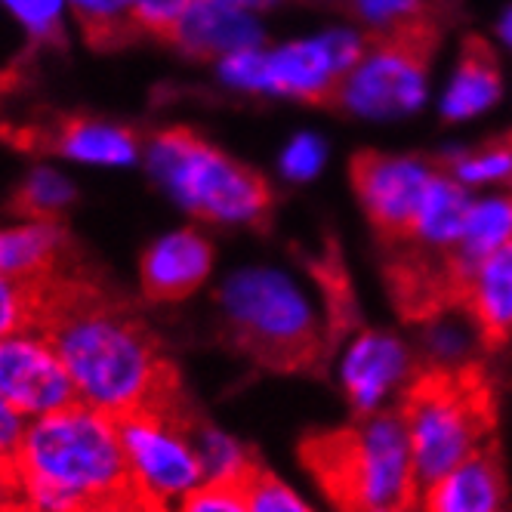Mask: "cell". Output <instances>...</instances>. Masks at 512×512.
I'll return each instance as SVG.
<instances>
[{"mask_svg":"<svg viewBox=\"0 0 512 512\" xmlns=\"http://www.w3.org/2000/svg\"><path fill=\"white\" fill-rule=\"evenodd\" d=\"M170 41L189 56L219 62L226 56L263 47V25L253 10L219 4V0H195Z\"/></svg>","mask_w":512,"mask_h":512,"instance_id":"obj_14","label":"cell"},{"mask_svg":"<svg viewBox=\"0 0 512 512\" xmlns=\"http://www.w3.org/2000/svg\"><path fill=\"white\" fill-rule=\"evenodd\" d=\"M244 497L247 512H315L297 488H290L272 472H263L260 466L244 479Z\"/></svg>","mask_w":512,"mask_h":512,"instance_id":"obj_28","label":"cell"},{"mask_svg":"<svg viewBox=\"0 0 512 512\" xmlns=\"http://www.w3.org/2000/svg\"><path fill=\"white\" fill-rule=\"evenodd\" d=\"M44 290L22 284L0 272V337L22 331L28 324H41Z\"/></svg>","mask_w":512,"mask_h":512,"instance_id":"obj_27","label":"cell"},{"mask_svg":"<svg viewBox=\"0 0 512 512\" xmlns=\"http://www.w3.org/2000/svg\"><path fill=\"white\" fill-rule=\"evenodd\" d=\"M25 426H28V420L10 405L4 395H0V463L13 460L22 435H25Z\"/></svg>","mask_w":512,"mask_h":512,"instance_id":"obj_34","label":"cell"},{"mask_svg":"<svg viewBox=\"0 0 512 512\" xmlns=\"http://www.w3.org/2000/svg\"><path fill=\"white\" fill-rule=\"evenodd\" d=\"M145 170L182 210L210 226H256L272 210L269 182L186 127L158 130L142 145Z\"/></svg>","mask_w":512,"mask_h":512,"instance_id":"obj_5","label":"cell"},{"mask_svg":"<svg viewBox=\"0 0 512 512\" xmlns=\"http://www.w3.org/2000/svg\"><path fill=\"white\" fill-rule=\"evenodd\" d=\"M173 512H247L244 485L229 482H204L186 500H179Z\"/></svg>","mask_w":512,"mask_h":512,"instance_id":"obj_31","label":"cell"},{"mask_svg":"<svg viewBox=\"0 0 512 512\" xmlns=\"http://www.w3.org/2000/svg\"><path fill=\"white\" fill-rule=\"evenodd\" d=\"M0 512H19L13 475H10V466L7 463H0Z\"/></svg>","mask_w":512,"mask_h":512,"instance_id":"obj_35","label":"cell"},{"mask_svg":"<svg viewBox=\"0 0 512 512\" xmlns=\"http://www.w3.org/2000/svg\"><path fill=\"white\" fill-rule=\"evenodd\" d=\"M195 0H133V28L170 41Z\"/></svg>","mask_w":512,"mask_h":512,"instance_id":"obj_30","label":"cell"},{"mask_svg":"<svg viewBox=\"0 0 512 512\" xmlns=\"http://www.w3.org/2000/svg\"><path fill=\"white\" fill-rule=\"evenodd\" d=\"M448 176L460 186H479V182H503L512 179V136L494 139L482 149L463 152L448 161Z\"/></svg>","mask_w":512,"mask_h":512,"instance_id":"obj_25","label":"cell"},{"mask_svg":"<svg viewBox=\"0 0 512 512\" xmlns=\"http://www.w3.org/2000/svg\"><path fill=\"white\" fill-rule=\"evenodd\" d=\"M503 93V78H500V62L494 47L469 34L460 47V59L454 68V78L445 90L442 99V115L448 121H466L488 112V108L500 99Z\"/></svg>","mask_w":512,"mask_h":512,"instance_id":"obj_19","label":"cell"},{"mask_svg":"<svg viewBox=\"0 0 512 512\" xmlns=\"http://www.w3.org/2000/svg\"><path fill=\"white\" fill-rule=\"evenodd\" d=\"M371 512H408V509H371Z\"/></svg>","mask_w":512,"mask_h":512,"instance_id":"obj_38","label":"cell"},{"mask_svg":"<svg viewBox=\"0 0 512 512\" xmlns=\"http://www.w3.org/2000/svg\"><path fill=\"white\" fill-rule=\"evenodd\" d=\"M312 479L340 512L411 509L417 469L408 432L395 414H371L358 426L309 438L303 451Z\"/></svg>","mask_w":512,"mask_h":512,"instance_id":"obj_4","label":"cell"},{"mask_svg":"<svg viewBox=\"0 0 512 512\" xmlns=\"http://www.w3.org/2000/svg\"><path fill=\"white\" fill-rule=\"evenodd\" d=\"M401 426L420 485L479 454L494 429V398L479 368H432L408 383Z\"/></svg>","mask_w":512,"mask_h":512,"instance_id":"obj_6","label":"cell"},{"mask_svg":"<svg viewBox=\"0 0 512 512\" xmlns=\"http://www.w3.org/2000/svg\"><path fill=\"white\" fill-rule=\"evenodd\" d=\"M7 466L19 512H139L118 417L81 401L28 420Z\"/></svg>","mask_w":512,"mask_h":512,"instance_id":"obj_2","label":"cell"},{"mask_svg":"<svg viewBox=\"0 0 512 512\" xmlns=\"http://www.w3.org/2000/svg\"><path fill=\"white\" fill-rule=\"evenodd\" d=\"M364 34L327 31L318 38L253 47L216 62V75L241 93L281 96L309 105H337V93L352 65L361 59Z\"/></svg>","mask_w":512,"mask_h":512,"instance_id":"obj_8","label":"cell"},{"mask_svg":"<svg viewBox=\"0 0 512 512\" xmlns=\"http://www.w3.org/2000/svg\"><path fill=\"white\" fill-rule=\"evenodd\" d=\"M506 485L494 451L482 448L426 485L423 512H503Z\"/></svg>","mask_w":512,"mask_h":512,"instance_id":"obj_17","label":"cell"},{"mask_svg":"<svg viewBox=\"0 0 512 512\" xmlns=\"http://www.w3.org/2000/svg\"><path fill=\"white\" fill-rule=\"evenodd\" d=\"M213 275V244L201 229L182 226L158 235L142 250L139 284L142 294L158 303L192 297Z\"/></svg>","mask_w":512,"mask_h":512,"instance_id":"obj_12","label":"cell"},{"mask_svg":"<svg viewBox=\"0 0 512 512\" xmlns=\"http://www.w3.org/2000/svg\"><path fill=\"white\" fill-rule=\"evenodd\" d=\"M65 7L93 44H118L136 31L133 0H65Z\"/></svg>","mask_w":512,"mask_h":512,"instance_id":"obj_24","label":"cell"},{"mask_svg":"<svg viewBox=\"0 0 512 512\" xmlns=\"http://www.w3.org/2000/svg\"><path fill=\"white\" fill-rule=\"evenodd\" d=\"M469 207H472V198H469L466 186H460V182L454 176H448L445 170H438L420 201L411 238L405 244L426 250V253L454 256V247L460 241Z\"/></svg>","mask_w":512,"mask_h":512,"instance_id":"obj_20","label":"cell"},{"mask_svg":"<svg viewBox=\"0 0 512 512\" xmlns=\"http://www.w3.org/2000/svg\"><path fill=\"white\" fill-rule=\"evenodd\" d=\"M445 16L417 19L364 34L361 59L343 78L337 105L361 118L411 115L426 99L429 68L442 41Z\"/></svg>","mask_w":512,"mask_h":512,"instance_id":"obj_7","label":"cell"},{"mask_svg":"<svg viewBox=\"0 0 512 512\" xmlns=\"http://www.w3.org/2000/svg\"><path fill=\"white\" fill-rule=\"evenodd\" d=\"M454 306H460L472 331L488 343L512 334V247L463 272Z\"/></svg>","mask_w":512,"mask_h":512,"instance_id":"obj_15","label":"cell"},{"mask_svg":"<svg viewBox=\"0 0 512 512\" xmlns=\"http://www.w3.org/2000/svg\"><path fill=\"white\" fill-rule=\"evenodd\" d=\"M0 7L34 41H56L68 19L65 0H0Z\"/></svg>","mask_w":512,"mask_h":512,"instance_id":"obj_29","label":"cell"},{"mask_svg":"<svg viewBox=\"0 0 512 512\" xmlns=\"http://www.w3.org/2000/svg\"><path fill=\"white\" fill-rule=\"evenodd\" d=\"M411 355L398 337L364 331L340 355V383L352 408L364 417L377 414L408 383Z\"/></svg>","mask_w":512,"mask_h":512,"instance_id":"obj_13","label":"cell"},{"mask_svg":"<svg viewBox=\"0 0 512 512\" xmlns=\"http://www.w3.org/2000/svg\"><path fill=\"white\" fill-rule=\"evenodd\" d=\"M78 198V186L65 170L41 164L34 167L19 189V207L25 216H41V219H56L65 213Z\"/></svg>","mask_w":512,"mask_h":512,"instance_id":"obj_23","label":"cell"},{"mask_svg":"<svg viewBox=\"0 0 512 512\" xmlns=\"http://www.w3.org/2000/svg\"><path fill=\"white\" fill-rule=\"evenodd\" d=\"M432 352L442 358L448 368H460V358L466 352V334H463V327L451 324V321H438L432 327Z\"/></svg>","mask_w":512,"mask_h":512,"instance_id":"obj_33","label":"cell"},{"mask_svg":"<svg viewBox=\"0 0 512 512\" xmlns=\"http://www.w3.org/2000/svg\"><path fill=\"white\" fill-rule=\"evenodd\" d=\"M41 324L81 405L118 420L155 405H170V364L149 327L124 306L90 287L53 281L44 287Z\"/></svg>","mask_w":512,"mask_h":512,"instance_id":"obj_1","label":"cell"},{"mask_svg":"<svg viewBox=\"0 0 512 512\" xmlns=\"http://www.w3.org/2000/svg\"><path fill=\"white\" fill-rule=\"evenodd\" d=\"M448 0H349V7L358 22L368 25V31H386L417 19L445 16Z\"/></svg>","mask_w":512,"mask_h":512,"instance_id":"obj_26","label":"cell"},{"mask_svg":"<svg viewBox=\"0 0 512 512\" xmlns=\"http://www.w3.org/2000/svg\"><path fill=\"white\" fill-rule=\"evenodd\" d=\"M216 306L232 340L272 368H312L331 337L327 306L281 266H238L216 287Z\"/></svg>","mask_w":512,"mask_h":512,"instance_id":"obj_3","label":"cell"},{"mask_svg":"<svg viewBox=\"0 0 512 512\" xmlns=\"http://www.w3.org/2000/svg\"><path fill=\"white\" fill-rule=\"evenodd\" d=\"M65 256V232L56 219L22 216L0 226V272L31 284L50 287Z\"/></svg>","mask_w":512,"mask_h":512,"instance_id":"obj_16","label":"cell"},{"mask_svg":"<svg viewBox=\"0 0 512 512\" xmlns=\"http://www.w3.org/2000/svg\"><path fill=\"white\" fill-rule=\"evenodd\" d=\"M438 167L411 155H383L364 149L352 158L349 176L374 232L389 244L411 238L420 201L435 179Z\"/></svg>","mask_w":512,"mask_h":512,"instance_id":"obj_10","label":"cell"},{"mask_svg":"<svg viewBox=\"0 0 512 512\" xmlns=\"http://www.w3.org/2000/svg\"><path fill=\"white\" fill-rule=\"evenodd\" d=\"M53 152L81 167L121 170V167H133L142 158V142L124 124L78 118L56 130Z\"/></svg>","mask_w":512,"mask_h":512,"instance_id":"obj_18","label":"cell"},{"mask_svg":"<svg viewBox=\"0 0 512 512\" xmlns=\"http://www.w3.org/2000/svg\"><path fill=\"white\" fill-rule=\"evenodd\" d=\"M506 247H512V198L497 195L485 201H472L460 241L454 247V266L460 278L466 269Z\"/></svg>","mask_w":512,"mask_h":512,"instance_id":"obj_21","label":"cell"},{"mask_svg":"<svg viewBox=\"0 0 512 512\" xmlns=\"http://www.w3.org/2000/svg\"><path fill=\"white\" fill-rule=\"evenodd\" d=\"M195 432V448L198 460L204 469L207 482H229V485H244L247 475L256 469L247 448L238 438L219 426H198Z\"/></svg>","mask_w":512,"mask_h":512,"instance_id":"obj_22","label":"cell"},{"mask_svg":"<svg viewBox=\"0 0 512 512\" xmlns=\"http://www.w3.org/2000/svg\"><path fill=\"white\" fill-rule=\"evenodd\" d=\"M324 142L312 133H300L294 136L281 152V173L294 182H306L312 176H318V170L324 167Z\"/></svg>","mask_w":512,"mask_h":512,"instance_id":"obj_32","label":"cell"},{"mask_svg":"<svg viewBox=\"0 0 512 512\" xmlns=\"http://www.w3.org/2000/svg\"><path fill=\"white\" fill-rule=\"evenodd\" d=\"M130 494L139 512H173L201 488L204 469L195 448V432L170 405H155L118 420Z\"/></svg>","mask_w":512,"mask_h":512,"instance_id":"obj_9","label":"cell"},{"mask_svg":"<svg viewBox=\"0 0 512 512\" xmlns=\"http://www.w3.org/2000/svg\"><path fill=\"white\" fill-rule=\"evenodd\" d=\"M0 395L25 420L47 417L75 401L68 371L44 324L0 337Z\"/></svg>","mask_w":512,"mask_h":512,"instance_id":"obj_11","label":"cell"},{"mask_svg":"<svg viewBox=\"0 0 512 512\" xmlns=\"http://www.w3.org/2000/svg\"><path fill=\"white\" fill-rule=\"evenodd\" d=\"M500 38L512 47V7L503 13V19H500Z\"/></svg>","mask_w":512,"mask_h":512,"instance_id":"obj_37","label":"cell"},{"mask_svg":"<svg viewBox=\"0 0 512 512\" xmlns=\"http://www.w3.org/2000/svg\"><path fill=\"white\" fill-rule=\"evenodd\" d=\"M219 4H232V7H244V10H263V7H272L278 0H219Z\"/></svg>","mask_w":512,"mask_h":512,"instance_id":"obj_36","label":"cell"}]
</instances>
